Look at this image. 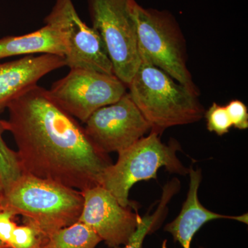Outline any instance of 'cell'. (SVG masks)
<instances>
[{
    "mask_svg": "<svg viewBox=\"0 0 248 248\" xmlns=\"http://www.w3.org/2000/svg\"><path fill=\"white\" fill-rule=\"evenodd\" d=\"M1 120L12 134L22 174L58 183L80 192L101 186L112 164L93 144L76 119L38 85L10 103Z\"/></svg>",
    "mask_w": 248,
    "mask_h": 248,
    "instance_id": "obj_1",
    "label": "cell"
},
{
    "mask_svg": "<svg viewBox=\"0 0 248 248\" xmlns=\"http://www.w3.org/2000/svg\"><path fill=\"white\" fill-rule=\"evenodd\" d=\"M2 205L22 216L24 224L37 230L46 243L59 230L78 221L84 197L58 183L22 174L4 191Z\"/></svg>",
    "mask_w": 248,
    "mask_h": 248,
    "instance_id": "obj_2",
    "label": "cell"
},
{
    "mask_svg": "<svg viewBox=\"0 0 248 248\" xmlns=\"http://www.w3.org/2000/svg\"><path fill=\"white\" fill-rule=\"evenodd\" d=\"M141 63L129 83L132 100L151 126L161 134L166 128L195 123L205 110L195 94L140 55Z\"/></svg>",
    "mask_w": 248,
    "mask_h": 248,
    "instance_id": "obj_3",
    "label": "cell"
},
{
    "mask_svg": "<svg viewBox=\"0 0 248 248\" xmlns=\"http://www.w3.org/2000/svg\"><path fill=\"white\" fill-rule=\"evenodd\" d=\"M181 149L176 140L164 143L159 134L151 131L126 149L118 153L115 164L109 166L103 175L102 184L121 205L137 210V205L129 200V193L133 185L141 181L157 179L161 168L174 174L186 175L189 169L177 157Z\"/></svg>",
    "mask_w": 248,
    "mask_h": 248,
    "instance_id": "obj_4",
    "label": "cell"
},
{
    "mask_svg": "<svg viewBox=\"0 0 248 248\" xmlns=\"http://www.w3.org/2000/svg\"><path fill=\"white\" fill-rule=\"evenodd\" d=\"M134 15L140 55L200 95L187 68L185 37L174 16L168 11L146 9L137 1Z\"/></svg>",
    "mask_w": 248,
    "mask_h": 248,
    "instance_id": "obj_5",
    "label": "cell"
},
{
    "mask_svg": "<svg viewBox=\"0 0 248 248\" xmlns=\"http://www.w3.org/2000/svg\"><path fill=\"white\" fill-rule=\"evenodd\" d=\"M93 28L102 37L114 74L128 86L141 58L134 15L136 0H87Z\"/></svg>",
    "mask_w": 248,
    "mask_h": 248,
    "instance_id": "obj_6",
    "label": "cell"
},
{
    "mask_svg": "<svg viewBox=\"0 0 248 248\" xmlns=\"http://www.w3.org/2000/svg\"><path fill=\"white\" fill-rule=\"evenodd\" d=\"M45 24L58 31L64 43L66 66L114 75L102 37L80 18L72 0H56Z\"/></svg>",
    "mask_w": 248,
    "mask_h": 248,
    "instance_id": "obj_7",
    "label": "cell"
},
{
    "mask_svg": "<svg viewBox=\"0 0 248 248\" xmlns=\"http://www.w3.org/2000/svg\"><path fill=\"white\" fill-rule=\"evenodd\" d=\"M127 88L114 75L72 68L48 92L62 109L85 123L98 109L120 100Z\"/></svg>",
    "mask_w": 248,
    "mask_h": 248,
    "instance_id": "obj_8",
    "label": "cell"
},
{
    "mask_svg": "<svg viewBox=\"0 0 248 248\" xmlns=\"http://www.w3.org/2000/svg\"><path fill=\"white\" fill-rule=\"evenodd\" d=\"M85 123L86 135L105 154L126 149L151 130L128 92L117 102L93 112Z\"/></svg>",
    "mask_w": 248,
    "mask_h": 248,
    "instance_id": "obj_9",
    "label": "cell"
},
{
    "mask_svg": "<svg viewBox=\"0 0 248 248\" xmlns=\"http://www.w3.org/2000/svg\"><path fill=\"white\" fill-rule=\"evenodd\" d=\"M84 206L78 221L89 226L110 248L125 245L136 231L141 217L124 207L102 186L81 192Z\"/></svg>",
    "mask_w": 248,
    "mask_h": 248,
    "instance_id": "obj_10",
    "label": "cell"
},
{
    "mask_svg": "<svg viewBox=\"0 0 248 248\" xmlns=\"http://www.w3.org/2000/svg\"><path fill=\"white\" fill-rule=\"evenodd\" d=\"M66 66L64 58L53 54L27 55L0 63V113L26 90L55 70Z\"/></svg>",
    "mask_w": 248,
    "mask_h": 248,
    "instance_id": "obj_11",
    "label": "cell"
},
{
    "mask_svg": "<svg viewBox=\"0 0 248 248\" xmlns=\"http://www.w3.org/2000/svg\"><path fill=\"white\" fill-rule=\"evenodd\" d=\"M190 185L187 198L175 219L165 226L164 231L172 235L174 241L183 248H190L191 242L199 230L205 223L219 218L236 220L248 224V214L241 216H228L210 211L200 203L198 190L202 183V171L191 166L189 169Z\"/></svg>",
    "mask_w": 248,
    "mask_h": 248,
    "instance_id": "obj_12",
    "label": "cell"
},
{
    "mask_svg": "<svg viewBox=\"0 0 248 248\" xmlns=\"http://www.w3.org/2000/svg\"><path fill=\"white\" fill-rule=\"evenodd\" d=\"M64 43L58 31L45 24L30 33L0 39V60L17 55L53 54L64 58Z\"/></svg>",
    "mask_w": 248,
    "mask_h": 248,
    "instance_id": "obj_13",
    "label": "cell"
},
{
    "mask_svg": "<svg viewBox=\"0 0 248 248\" xmlns=\"http://www.w3.org/2000/svg\"><path fill=\"white\" fill-rule=\"evenodd\" d=\"M102 239L89 228L79 221L59 230L47 240V248H95Z\"/></svg>",
    "mask_w": 248,
    "mask_h": 248,
    "instance_id": "obj_14",
    "label": "cell"
},
{
    "mask_svg": "<svg viewBox=\"0 0 248 248\" xmlns=\"http://www.w3.org/2000/svg\"><path fill=\"white\" fill-rule=\"evenodd\" d=\"M5 131L0 120V177L4 185V191L22 175L17 153L13 151L3 140Z\"/></svg>",
    "mask_w": 248,
    "mask_h": 248,
    "instance_id": "obj_15",
    "label": "cell"
},
{
    "mask_svg": "<svg viewBox=\"0 0 248 248\" xmlns=\"http://www.w3.org/2000/svg\"><path fill=\"white\" fill-rule=\"evenodd\" d=\"M166 189L167 191L164 190L162 200L158 207L157 210L153 215H146L144 217H141L136 231L132 235L128 242L124 245L123 248L119 246L115 248H143V240L146 235L154 228L155 223L161 216V212L164 211L166 204L172 195V192H171L170 189H169L168 187H166Z\"/></svg>",
    "mask_w": 248,
    "mask_h": 248,
    "instance_id": "obj_16",
    "label": "cell"
},
{
    "mask_svg": "<svg viewBox=\"0 0 248 248\" xmlns=\"http://www.w3.org/2000/svg\"><path fill=\"white\" fill-rule=\"evenodd\" d=\"M46 244L45 239L35 228L29 225L16 226L9 246L11 248H44Z\"/></svg>",
    "mask_w": 248,
    "mask_h": 248,
    "instance_id": "obj_17",
    "label": "cell"
},
{
    "mask_svg": "<svg viewBox=\"0 0 248 248\" xmlns=\"http://www.w3.org/2000/svg\"><path fill=\"white\" fill-rule=\"evenodd\" d=\"M207 122V128L211 133L223 136L229 133L232 124L227 112L226 107L214 102L204 113Z\"/></svg>",
    "mask_w": 248,
    "mask_h": 248,
    "instance_id": "obj_18",
    "label": "cell"
},
{
    "mask_svg": "<svg viewBox=\"0 0 248 248\" xmlns=\"http://www.w3.org/2000/svg\"><path fill=\"white\" fill-rule=\"evenodd\" d=\"M226 108L233 127L239 130L248 128V107L244 102L234 99L227 104Z\"/></svg>",
    "mask_w": 248,
    "mask_h": 248,
    "instance_id": "obj_19",
    "label": "cell"
},
{
    "mask_svg": "<svg viewBox=\"0 0 248 248\" xmlns=\"http://www.w3.org/2000/svg\"><path fill=\"white\" fill-rule=\"evenodd\" d=\"M15 216L11 210L4 209L0 211V240L9 246L13 232L17 226L13 220Z\"/></svg>",
    "mask_w": 248,
    "mask_h": 248,
    "instance_id": "obj_20",
    "label": "cell"
},
{
    "mask_svg": "<svg viewBox=\"0 0 248 248\" xmlns=\"http://www.w3.org/2000/svg\"><path fill=\"white\" fill-rule=\"evenodd\" d=\"M4 194V185L2 179L0 177V211L4 210L2 205V200Z\"/></svg>",
    "mask_w": 248,
    "mask_h": 248,
    "instance_id": "obj_21",
    "label": "cell"
},
{
    "mask_svg": "<svg viewBox=\"0 0 248 248\" xmlns=\"http://www.w3.org/2000/svg\"><path fill=\"white\" fill-rule=\"evenodd\" d=\"M0 248H11L8 245L5 244L0 240Z\"/></svg>",
    "mask_w": 248,
    "mask_h": 248,
    "instance_id": "obj_22",
    "label": "cell"
},
{
    "mask_svg": "<svg viewBox=\"0 0 248 248\" xmlns=\"http://www.w3.org/2000/svg\"><path fill=\"white\" fill-rule=\"evenodd\" d=\"M44 248H47L46 247H44Z\"/></svg>",
    "mask_w": 248,
    "mask_h": 248,
    "instance_id": "obj_23",
    "label": "cell"
}]
</instances>
